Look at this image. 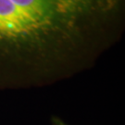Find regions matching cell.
Listing matches in <instances>:
<instances>
[{"label": "cell", "instance_id": "obj_2", "mask_svg": "<svg viewBox=\"0 0 125 125\" xmlns=\"http://www.w3.org/2000/svg\"><path fill=\"white\" fill-rule=\"evenodd\" d=\"M51 122H52V125H70L57 116H53L51 118Z\"/></svg>", "mask_w": 125, "mask_h": 125}, {"label": "cell", "instance_id": "obj_1", "mask_svg": "<svg viewBox=\"0 0 125 125\" xmlns=\"http://www.w3.org/2000/svg\"><path fill=\"white\" fill-rule=\"evenodd\" d=\"M124 11L125 0H0V89L91 68L121 38Z\"/></svg>", "mask_w": 125, "mask_h": 125}]
</instances>
